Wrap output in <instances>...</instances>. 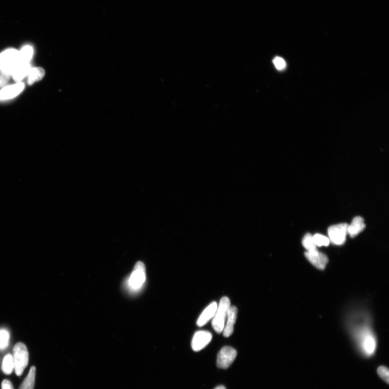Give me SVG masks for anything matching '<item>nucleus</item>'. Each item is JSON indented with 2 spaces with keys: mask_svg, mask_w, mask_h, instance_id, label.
<instances>
[{
  "mask_svg": "<svg viewBox=\"0 0 389 389\" xmlns=\"http://www.w3.org/2000/svg\"><path fill=\"white\" fill-rule=\"evenodd\" d=\"M348 224L340 223L331 225L328 230L329 240L335 245H344L346 240L348 234Z\"/></svg>",
  "mask_w": 389,
  "mask_h": 389,
  "instance_id": "obj_6",
  "label": "nucleus"
},
{
  "mask_svg": "<svg viewBox=\"0 0 389 389\" xmlns=\"http://www.w3.org/2000/svg\"><path fill=\"white\" fill-rule=\"evenodd\" d=\"M302 245L306 249L308 252L313 253L318 251L317 246L314 242L313 236L311 235L310 233H307L303 237Z\"/></svg>",
  "mask_w": 389,
  "mask_h": 389,
  "instance_id": "obj_19",
  "label": "nucleus"
},
{
  "mask_svg": "<svg viewBox=\"0 0 389 389\" xmlns=\"http://www.w3.org/2000/svg\"><path fill=\"white\" fill-rule=\"evenodd\" d=\"M366 227L364 220L361 216L354 218L351 224L348 225V233L352 237H355L363 231Z\"/></svg>",
  "mask_w": 389,
  "mask_h": 389,
  "instance_id": "obj_13",
  "label": "nucleus"
},
{
  "mask_svg": "<svg viewBox=\"0 0 389 389\" xmlns=\"http://www.w3.org/2000/svg\"><path fill=\"white\" fill-rule=\"evenodd\" d=\"M305 255L307 260L318 269H324L328 262L327 256L318 251L313 253L307 252Z\"/></svg>",
  "mask_w": 389,
  "mask_h": 389,
  "instance_id": "obj_9",
  "label": "nucleus"
},
{
  "mask_svg": "<svg viewBox=\"0 0 389 389\" xmlns=\"http://www.w3.org/2000/svg\"><path fill=\"white\" fill-rule=\"evenodd\" d=\"M215 389H226V388H225V387L224 386H223V385H220V386H217V387H216Z\"/></svg>",
  "mask_w": 389,
  "mask_h": 389,
  "instance_id": "obj_26",
  "label": "nucleus"
},
{
  "mask_svg": "<svg viewBox=\"0 0 389 389\" xmlns=\"http://www.w3.org/2000/svg\"><path fill=\"white\" fill-rule=\"evenodd\" d=\"M10 333L6 330L0 331V349H6L9 344Z\"/></svg>",
  "mask_w": 389,
  "mask_h": 389,
  "instance_id": "obj_21",
  "label": "nucleus"
},
{
  "mask_svg": "<svg viewBox=\"0 0 389 389\" xmlns=\"http://www.w3.org/2000/svg\"><path fill=\"white\" fill-rule=\"evenodd\" d=\"M357 333L364 352L368 355L373 354L376 348V342L371 330L367 327H363Z\"/></svg>",
  "mask_w": 389,
  "mask_h": 389,
  "instance_id": "obj_4",
  "label": "nucleus"
},
{
  "mask_svg": "<svg viewBox=\"0 0 389 389\" xmlns=\"http://www.w3.org/2000/svg\"><path fill=\"white\" fill-rule=\"evenodd\" d=\"M213 338L211 332L207 331H199L194 333L191 347L194 352H200L207 346Z\"/></svg>",
  "mask_w": 389,
  "mask_h": 389,
  "instance_id": "obj_8",
  "label": "nucleus"
},
{
  "mask_svg": "<svg viewBox=\"0 0 389 389\" xmlns=\"http://www.w3.org/2000/svg\"><path fill=\"white\" fill-rule=\"evenodd\" d=\"M33 55V49L30 45H26L19 52L18 62L19 65L29 63Z\"/></svg>",
  "mask_w": 389,
  "mask_h": 389,
  "instance_id": "obj_15",
  "label": "nucleus"
},
{
  "mask_svg": "<svg viewBox=\"0 0 389 389\" xmlns=\"http://www.w3.org/2000/svg\"><path fill=\"white\" fill-rule=\"evenodd\" d=\"M25 87V84L19 82L10 85L0 91V100L11 99L18 96Z\"/></svg>",
  "mask_w": 389,
  "mask_h": 389,
  "instance_id": "obj_11",
  "label": "nucleus"
},
{
  "mask_svg": "<svg viewBox=\"0 0 389 389\" xmlns=\"http://www.w3.org/2000/svg\"><path fill=\"white\" fill-rule=\"evenodd\" d=\"M2 371L6 375H10L14 370V364L13 356L11 354L7 355L3 360Z\"/></svg>",
  "mask_w": 389,
  "mask_h": 389,
  "instance_id": "obj_18",
  "label": "nucleus"
},
{
  "mask_svg": "<svg viewBox=\"0 0 389 389\" xmlns=\"http://www.w3.org/2000/svg\"><path fill=\"white\" fill-rule=\"evenodd\" d=\"M36 368L32 367L30 368L27 376L23 381L19 389H34L35 385Z\"/></svg>",
  "mask_w": 389,
  "mask_h": 389,
  "instance_id": "obj_17",
  "label": "nucleus"
},
{
  "mask_svg": "<svg viewBox=\"0 0 389 389\" xmlns=\"http://www.w3.org/2000/svg\"><path fill=\"white\" fill-rule=\"evenodd\" d=\"M238 310L235 306H230L227 315V323L224 325L223 331L225 337H230L234 331V325L236 323Z\"/></svg>",
  "mask_w": 389,
  "mask_h": 389,
  "instance_id": "obj_10",
  "label": "nucleus"
},
{
  "mask_svg": "<svg viewBox=\"0 0 389 389\" xmlns=\"http://www.w3.org/2000/svg\"><path fill=\"white\" fill-rule=\"evenodd\" d=\"M2 389H14L10 380L5 379L2 384Z\"/></svg>",
  "mask_w": 389,
  "mask_h": 389,
  "instance_id": "obj_25",
  "label": "nucleus"
},
{
  "mask_svg": "<svg viewBox=\"0 0 389 389\" xmlns=\"http://www.w3.org/2000/svg\"><path fill=\"white\" fill-rule=\"evenodd\" d=\"M10 76L2 72H0V87H3L9 81Z\"/></svg>",
  "mask_w": 389,
  "mask_h": 389,
  "instance_id": "obj_24",
  "label": "nucleus"
},
{
  "mask_svg": "<svg viewBox=\"0 0 389 389\" xmlns=\"http://www.w3.org/2000/svg\"><path fill=\"white\" fill-rule=\"evenodd\" d=\"M313 239L317 247H326L330 244V240L327 237L318 234V233L313 236Z\"/></svg>",
  "mask_w": 389,
  "mask_h": 389,
  "instance_id": "obj_20",
  "label": "nucleus"
},
{
  "mask_svg": "<svg viewBox=\"0 0 389 389\" xmlns=\"http://www.w3.org/2000/svg\"><path fill=\"white\" fill-rule=\"evenodd\" d=\"M14 370L18 376L22 375L27 367L29 362V353L25 344L19 342L15 345L13 351Z\"/></svg>",
  "mask_w": 389,
  "mask_h": 389,
  "instance_id": "obj_1",
  "label": "nucleus"
},
{
  "mask_svg": "<svg viewBox=\"0 0 389 389\" xmlns=\"http://www.w3.org/2000/svg\"><path fill=\"white\" fill-rule=\"evenodd\" d=\"M32 67L30 63L21 65L15 69L12 76L15 82H20L24 78L28 75Z\"/></svg>",
  "mask_w": 389,
  "mask_h": 389,
  "instance_id": "obj_14",
  "label": "nucleus"
},
{
  "mask_svg": "<svg viewBox=\"0 0 389 389\" xmlns=\"http://www.w3.org/2000/svg\"><path fill=\"white\" fill-rule=\"evenodd\" d=\"M230 306V301L227 297H223L218 306L212 321L213 327L218 333H221L223 331Z\"/></svg>",
  "mask_w": 389,
  "mask_h": 389,
  "instance_id": "obj_2",
  "label": "nucleus"
},
{
  "mask_svg": "<svg viewBox=\"0 0 389 389\" xmlns=\"http://www.w3.org/2000/svg\"><path fill=\"white\" fill-rule=\"evenodd\" d=\"M19 52L18 51L8 50L0 54V70L1 72L12 76L13 73L19 66L18 62Z\"/></svg>",
  "mask_w": 389,
  "mask_h": 389,
  "instance_id": "obj_3",
  "label": "nucleus"
},
{
  "mask_svg": "<svg viewBox=\"0 0 389 389\" xmlns=\"http://www.w3.org/2000/svg\"><path fill=\"white\" fill-rule=\"evenodd\" d=\"M377 373L379 376L388 384L389 371L388 368L384 366H380L377 369Z\"/></svg>",
  "mask_w": 389,
  "mask_h": 389,
  "instance_id": "obj_22",
  "label": "nucleus"
},
{
  "mask_svg": "<svg viewBox=\"0 0 389 389\" xmlns=\"http://www.w3.org/2000/svg\"><path fill=\"white\" fill-rule=\"evenodd\" d=\"M237 354L235 349L230 347H223L218 354L217 366L220 369H228L235 361Z\"/></svg>",
  "mask_w": 389,
  "mask_h": 389,
  "instance_id": "obj_7",
  "label": "nucleus"
},
{
  "mask_svg": "<svg viewBox=\"0 0 389 389\" xmlns=\"http://www.w3.org/2000/svg\"><path fill=\"white\" fill-rule=\"evenodd\" d=\"M44 74V69L42 68L36 67L31 69L28 74V84L32 85L35 82L41 80Z\"/></svg>",
  "mask_w": 389,
  "mask_h": 389,
  "instance_id": "obj_16",
  "label": "nucleus"
},
{
  "mask_svg": "<svg viewBox=\"0 0 389 389\" xmlns=\"http://www.w3.org/2000/svg\"><path fill=\"white\" fill-rule=\"evenodd\" d=\"M217 307L218 305L216 302H213L211 303L199 317L197 321V325L201 327V326L207 323L212 318H213L216 312Z\"/></svg>",
  "mask_w": 389,
  "mask_h": 389,
  "instance_id": "obj_12",
  "label": "nucleus"
},
{
  "mask_svg": "<svg viewBox=\"0 0 389 389\" xmlns=\"http://www.w3.org/2000/svg\"><path fill=\"white\" fill-rule=\"evenodd\" d=\"M275 67L279 71H282L286 67L285 61L281 58L276 57L273 60Z\"/></svg>",
  "mask_w": 389,
  "mask_h": 389,
  "instance_id": "obj_23",
  "label": "nucleus"
},
{
  "mask_svg": "<svg viewBox=\"0 0 389 389\" xmlns=\"http://www.w3.org/2000/svg\"><path fill=\"white\" fill-rule=\"evenodd\" d=\"M145 268L143 263L138 262L129 279V285L132 290H138L145 282Z\"/></svg>",
  "mask_w": 389,
  "mask_h": 389,
  "instance_id": "obj_5",
  "label": "nucleus"
}]
</instances>
